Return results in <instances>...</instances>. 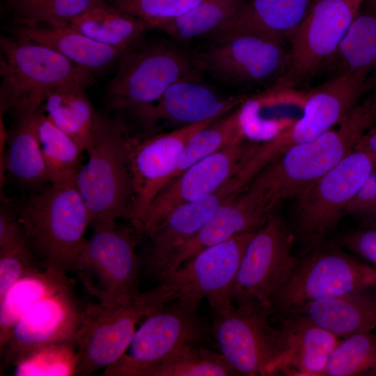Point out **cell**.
I'll list each match as a JSON object with an SVG mask.
<instances>
[{"label": "cell", "mask_w": 376, "mask_h": 376, "mask_svg": "<svg viewBox=\"0 0 376 376\" xmlns=\"http://www.w3.org/2000/svg\"><path fill=\"white\" fill-rule=\"evenodd\" d=\"M235 371L221 352L204 345L187 346L151 368L146 376H233Z\"/></svg>", "instance_id": "36"}, {"label": "cell", "mask_w": 376, "mask_h": 376, "mask_svg": "<svg viewBox=\"0 0 376 376\" xmlns=\"http://www.w3.org/2000/svg\"><path fill=\"white\" fill-rule=\"evenodd\" d=\"M69 26L100 43L125 52L141 44L150 30L145 22L118 10L109 1L90 9Z\"/></svg>", "instance_id": "28"}, {"label": "cell", "mask_w": 376, "mask_h": 376, "mask_svg": "<svg viewBox=\"0 0 376 376\" xmlns=\"http://www.w3.org/2000/svg\"><path fill=\"white\" fill-rule=\"evenodd\" d=\"M249 97L246 94L223 96L200 79H182L171 85L155 104L138 116L148 125L164 120L182 127L219 118Z\"/></svg>", "instance_id": "23"}, {"label": "cell", "mask_w": 376, "mask_h": 376, "mask_svg": "<svg viewBox=\"0 0 376 376\" xmlns=\"http://www.w3.org/2000/svg\"><path fill=\"white\" fill-rule=\"evenodd\" d=\"M1 114L32 104H44L52 89L68 84L92 86L95 75L54 49L1 36Z\"/></svg>", "instance_id": "6"}, {"label": "cell", "mask_w": 376, "mask_h": 376, "mask_svg": "<svg viewBox=\"0 0 376 376\" xmlns=\"http://www.w3.org/2000/svg\"><path fill=\"white\" fill-rule=\"evenodd\" d=\"M216 119L179 127L144 139L128 137L133 189L130 220L136 229L157 194L175 176L189 139Z\"/></svg>", "instance_id": "18"}, {"label": "cell", "mask_w": 376, "mask_h": 376, "mask_svg": "<svg viewBox=\"0 0 376 376\" xmlns=\"http://www.w3.org/2000/svg\"><path fill=\"white\" fill-rule=\"evenodd\" d=\"M83 86L68 84L51 90L44 102L47 117L84 151L92 142L97 112Z\"/></svg>", "instance_id": "30"}, {"label": "cell", "mask_w": 376, "mask_h": 376, "mask_svg": "<svg viewBox=\"0 0 376 376\" xmlns=\"http://www.w3.org/2000/svg\"><path fill=\"white\" fill-rule=\"evenodd\" d=\"M340 245L376 267V226L350 231L342 237Z\"/></svg>", "instance_id": "42"}, {"label": "cell", "mask_w": 376, "mask_h": 376, "mask_svg": "<svg viewBox=\"0 0 376 376\" xmlns=\"http://www.w3.org/2000/svg\"><path fill=\"white\" fill-rule=\"evenodd\" d=\"M345 215L354 217L363 227L376 226V167L347 205Z\"/></svg>", "instance_id": "41"}, {"label": "cell", "mask_w": 376, "mask_h": 376, "mask_svg": "<svg viewBox=\"0 0 376 376\" xmlns=\"http://www.w3.org/2000/svg\"><path fill=\"white\" fill-rule=\"evenodd\" d=\"M193 54L178 42H143L120 58L106 86L109 111L133 110L136 114L155 104L167 88L182 79H200Z\"/></svg>", "instance_id": "5"}, {"label": "cell", "mask_w": 376, "mask_h": 376, "mask_svg": "<svg viewBox=\"0 0 376 376\" xmlns=\"http://www.w3.org/2000/svg\"><path fill=\"white\" fill-rule=\"evenodd\" d=\"M356 146L365 148L376 155V124L363 136Z\"/></svg>", "instance_id": "44"}, {"label": "cell", "mask_w": 376, "mask_h": 376, "mask_svg": "<svg viewBox=\"0 0 376 376\" xmlns=\"http://www.w3.org/2000/svg\"><path fill=\"white\" fill-rule=\"evenodd\" d=\"M128 136L117 120L97 113L87 163L75 183L88 210L91 223L131 219L133 189Z\"/></svg>", "instance_id": "4"}, {"label": "cell", "mask_w": 376, "mask_h": 376, "mask_svg": "<svg viewBox=\"0 0 376 376\" xmlns=\"http://www.w3.org/2000/svg\"><path fill=\"white\" fill-rule=\"evenodd\" d=\"M39 268L26 240L0 248V296L17 280Z\"/></svg>", "instance_id": "40"}, {"label": "cell", "mask_w": 376, "mask_h": 376, "mask_svg": "<svg viewBox=\"0 0 376 376\" xmlns=\"http://www.w3.org/2000/svg\"><path fill=\"white\" fill-rule=\"evenodd\" d=\"M7 1H9V0H7Z\"/></svg>", "instance_id": "46"}, {"label": "cell", "mask_w": 376, "mask_h": 376, "mask_svg": "<svg viewBox=\"0 0 376 376\" xmlns=\"http://www.w3.org/2000/svg\"><path fill=\"white\" fill-rule=\"evenodd\" d=\"M276 208L264 190L249 181L224 201L202 228L174 252L163 273L178 267L207 247L238 234L256 230Z\"/></svg>", "instance_id": "20"}, {"label": "cell", "mask_w": 376, "mask_h": 376, "mask_svg": "<svg viewBox=\"0 0 376 376\" xmlns=\"http://www.w3.org/2000/svg\"><path fill=\"white\" fill-rule=\"evenodd\" d=\"M148 313L141 294L125 304L98 302L83 307L74 336L78 354L75 376L91 375L116 362L127 351L136 323Z\"/></svg>", "instance_id": "16"}, {"label": "cell", "mask_w": 376, "mask_h": 376, "mask_svg": "<svg viewBox=\"0 0 376 376\" xmlns=\"http://www.w3.org/2000/svg\"><path fill=\"white\" fill-rule=\"evenodd\" d=\"M370 72L336 75L311 91L301 118L271 139L258 144L247 162L258 173L294 146L314 139L340 123L376 87V75Z\"/></svg>", "instance_id": "10"}, {"label": "cell", "mask_w": 376, "mask_h": 376, "mask_svg": "<svg viewBox=\"0 0 376 376\" xmlns=\"http://www.w3.org/2000/svg\"><path fill=\"white\" fill-rule=\"evenodd\" d=\"M376 285V267L325 241L307 249L271 300L272 316L300 306Z\"/></svg>", "instance_id": "7"}, {"label": "cell", "mask_w": 376, "mask_h": 376, "mask_svg": "<svg viewBox=\"0 0 376 376\" xmlns=\"http://www.w3.org/2000/svg\"><path fill=\"white\" fill-rule=\"evenodd\" d=\"M288 313L308 317L340 339L371 331L376 328V285L308 302Z\"/></svg>", "instance_id": "26"}, {"label": "cell", "mask_w": 376, "mask_h": 376, "mask_svg": "<svg viewBox=\"0 0 376 376\" xmlns=\"http://www.w3.org/2000/svg\"><path fill=\"white\" fill-rule=\"evenodd\" d=\"M44 104H30L13 113L14 124L8 132V148L3 166L19 185L34 191L49 184L38 134Z\"/></svg>", "instance_id": "25"}, {"label": "cell", "mask_w": 376, "mask_h": 376, "mask_svg": "<svg viewBox=\"0 0 376 376\" xmlns=\"http://www.w3.org/2000/svg\"><path fill=\"white\" fill-rule=\"evenodd\" d=\"M38 134L49 182H75L81 167L82 148L58 128L45 111L40 118Z\"/></svg>", "instance_id": "33"}, {"label": "cell", "mask_w": 376, "mask_h": 376, "mask_svg": "<svg viewBox=\"0 0 376 376\" xmlns=\"http://www.w3.org/2000/svg\"><path fill=\"white\" fill-rule=\"evenodd\" d=\"M15 35V38L19 41L39 44L54 49L95 75L118 65L125 53L100 43L69 25L59 28L17 26Z\"/></svg>", "instance_id": "27"}, {"label": "cell", "mask_w": 376, "mask_h": 376, "mask_svg": "<svg viewBox=\"0 0 376 376\" xmlns=\"http://www.w3.org/2000/svg\"><path fill=\"white\" fill-rule=\"evenodd\" d=\"M374 69H375V70H376V65H375V68H374ZM374 69H373V70H374Z\"/></svg>", "instance_id": "45"}, {"label": "cell", "mask_w": 376, "mask_h": 376, "mask_svg": "<svg viewBox=\"0 0 376 376\" xmlns=\"http://www.w3.org/2000/svg\"><path fill=\"white\" fill-rule=\"evenodd\" d=\"M269 307L233 306L214 313L212 334L237 375L271 376L278 357V334Z\"/></svg>", "instance_id": "15"}, {"label": "cell", "mask_w": 376, "mask_h": 376, "mask_svg": "<svg viewBox=\"0 0 376 376\" xmlns=\"http://www.w3.org/2000/svg\"><path fill=\"white\" fill-rule=\"evenodd\" d=\"M207 0H110L118 10L145 22L150 29L178 17Z\"/></svg>", "instance_id": "39"}, {"label": "cell", "mask_w": 376, "mask_h": 376, "mask_svg": "<svg viewBox=\"0 0 376 376\" xmlns=\"http://www.w3.org/2000/svg\"><path fill=\"white\" fill-rule=\"evenodd\" d=\"M73 269L86 290L104 305L130 303L141 294L136 239L131 229L116 220L92 223Z\"/></svg>", "instance_id": "8"}, {"label": "cell", "mask_w": 376, "mask_h": 376, "mask_svg": "<svg viewBox=\"0 0 376 376\" xmlns=\"http://www.w3.org/2000/svg\"><path fill=\"white\" fill-rule=\"evenodd\" d=\"M255 231L207 247L163 273L155 287L141 292L149 313L173 301L198 305L203 299L214 313L228 310L233 304L232 290L242 255Z\"/></svg>", "instance_id": "3"}, {"label": "cell", "mask_w": 376, "mask_h": 376, "mask_svg": "<svg viewBox=\"0 0 376 376\" xmlns=\"http://www.w3.org/2000/svg\"><path fill=\"white\" fill-rule=\"evenodd\" d=\"M295 235L274 210L258 228L242 255L232 290L233 304L271 308V300L287 279L297 257Z\"/></svg>", "instance_id": "14"}, {"label": "cell", "mask_w": 376, "mask_h": 376, "mask_svg": "<svg viewBox=\"0 0 376 376\" xmlns=\"http://www.w3.org/2000/svg\"><path fill=\"white\" fill-rule=\"evenodd\" d=\"M78 354L74 339L45 344L24 354L14 365L16 376L76 375Z\"/></svg>", "instance_id": "38"}, {"label": "cell", "mask_w": 376, "mask_h": 376, "mask_svg": "<svg viewBox=\"0 0 376 376\" xmlns=\"http://www.w3.org/2000/svg\"><path fill=\"white\" fill-rule=\"evenodd\" d=\"M209 42L193 54L196 66L224 84L267 89L287 71L289 48L284 41L244 34Z\"/></svg>", "instance_id": "13"}, {"label": "cell", "mask_w": 376, "mask_h": 376, "mask_svg": "<svg viewBox=\"0 0 376 376\" xmlns=\"http://www.w3.org/2000/svg\"><path fill=\"white\" fill-rule=\"evenodd\" d=\"M71 285L65 273L46 267L33 269L13 283L0 296V347L27 310L43 298Z\"/></svg>", "instance_id": "29"}, {"label": "cell", "mask_w": 376, "mask_h": 376, "mask_svg": "<svg viewBox=\"0 0 376 376\" xmlns=\"http://www.w3.org/2000/svg\"><path fill=\"white\" fill-rule=\"evenodd\" d=\"M257 146L242 139L182 171L157 194L137 229L147 235L175 207L218 189L241 171Z\"/></svg>", "instance_id": "17"}, {"label": "cell", "mask_w": 376, "mask_h": 376, "mask_svg": "<svg viewBox=\"0 0 376 376\" xmlns=\"http://www.w3.org/2000/svg\"><path fill=\"white\" fill-rule=\"evenodd\" d=\"M241 186L235 175L214 192L170 212L147 235L150 244L145 267L148 274L157 279L174 252L202 228L224 201L242 189Z\"/></svg>", "instance_id": "21"}, {"label": "cell", "mask_w": 376, "mask_h": 376, "mask_svg": "<svg viewBox=\"0 0 376 376\" xmlns=\"http://www.w3.org/2000/svg\"><path fill=\"white\" fill-rule=\"evenodd\" d=\"M82 308L71 287L35 304L18 320L0 347L3 366H14L24 354L39 346L74 339Z\"/></svg>", "instance_id": "19"}, {"label": "cell", "mask_w": 376, "mask_h": 376, "mask_svg": "<svg viewBox=\"0 0 376 376\" xmlns=\"http://www.w3.org/2000/svg\"><path fill=\"white\" fill-rule=\"evenodd\" d=\"M212 337L211 327L198 305L181 301L166 303L143 318L125 353L104 368L103 376H146L153 367L180 350L204 345Z\"/></svg>", "instance_id": "11"}, {"label": "cell", "mask_w": 376, "mask_h": 376, "mask_svg": "<svg viewBox=\"0 0 376 376\" xmlns=\"http://www.w3.org/2000/svg\"><path fill=\"white\" fill-rule=\"evenodd\" d=\"M239 107L217 118L189 139L173 178L199 160L246 139L240 121Z\"/></svg>", "instance_id": "35"}, {"label": "cell", "mask_w": 376, "mask_h": 376, "mask_svg": "<svg viewBox=\"0 0 376 376\" xmlns=\"http://www.w3.org/2000/svg\"><path fill=\"white\" fill-rule=\"evenodd\" d=\"M26 240L18 214L8 208L1 207L0 248L8 246Z\"/></svg>", "instance_id": "43"}, {"label": "cell", "mask_w": 376, "mask_h": 376, "mask_svg": "<svg viewBox=\"0 0 376 376\" xmlns=\"http://www.w3.org/2000/svg\"><path fill=\"white\" fill-rule=\"evenodd\" d=\"M278 357L271 375L322 376L340 340L308 317L295 313L276 316Z\"/></svg>", "instance_id": "22"}, {"label": "cell", "mask_w": 376, "mask_h": 376, "mask_svg": "<svg viewBox=\"0 0 376 376\" xmlns=\"http://www.w3.org/2000/svg\"><path fill=\"white\" fill-rule=\"evenodd\" d=\"M376 375V332H363L340 339L329 357L324 375Z\"/></svg>", "instance_id": "37"}, {"label": "cell", "mask_w": 376, "mask_h": 376, "mask_svg": "<svg viewBox=\"0 0 376 376\" xmlns=\"http://www.w3.org/2000/svg\"><path fill=\"white\" fill-rule=\"evenodd\" d=\"M245 0H207L188 12L158 24L157 29L182 43L207 39L226 22Z\"/></svg>", "instance_id": "32"}, {"label": "cell", "mask_w": 376, "mask_h": 376, "mask_svg": "<svg viewBox=\"0 0 376 376\" xmlns=\"http://www.w3.org/2000/svg\"><path fill=\"white\" fill-rule=\"evenodd\" d=\"M376 65V0H365L324 70L370 72Z\"/></svg>", "instance_id": "31"}, {"label": "cell", "mask_w": 376, "mask_h": 376, "mask_svg": "<svg viewBox=\"0 0 376 376\" xmlns=\"http://www.w3.org/2000/svg\"><path fill=\"white\" fill-rule=\"evenodd\" d=\"M375 167L376 155L356 146L294 198L290 229L306 250L325 241L337 227L347 205Z\"/></svg>", "instance_id": "9"}, {"label": "cell", "mask_w": 376, "mask_h": 376, "mask_svg": "<svg viewBox=\"0 0 376 376\" xmlns=\"http://www.w3.org/2000/svg\"><path fill=\"white\" fill-rule=\"evenodd\" d=\"M365 0H314L290 36L285 74L269 89L308 88L324 70Z\"/></svg>", "instance_id": "12"}, {"label": "cell", "mask_w": 376, "mask_h": 376, "mask_svg": "<svg viewBox=\"0 0 376 376\" xmlns=\"http://www.w3.org/2000/svg\"><path fill=\"white\" fill-rule=\"evenodd\" d=\"M26 239L44 267L73 269L91 218L75 182L33 191L18 214Z\"/></svg>", "instance_id": "2"}, {"label": "cell", "mask_w": 376, "mask_h": 376, "mask_svg": "<svg viewBox=\"0 0 376 376\" xmlns=\"http://www.w3.org/2000/svg\"><path fill=\"white\" fill-rule=\"evenodd\" d=\"M109 0H9L17 26L65 27L90 9Z\"/></svg>", "instance_id": "34"}, {"label": "cell", "mask_w": 376, "mask_h": 376, "mask_svg": "<svg viewBox=\"0 0 376 376\" xmlns=\"http://www.w3.org/2000/svg\"><path fill=\"white\" fill-rule=\"evenodd\" d=\"M314 0H245L207 39L257 35L284 41L301 23Z\"/></svg>", "instance_id": "24"}, {"label": "cell", "mask_w": 376, "mask_h": 376, "mask_svg": "<svg viewBox=\"0 0 376 376\" xmlns=\"http://www.w3.org/2000/svg\"><path fill=\"white\" fill-rule=\"evenodd\" d=\"M375 124V88L336 127L292 146L252 179L276 206L283 201L295 198L350 153Z\"/></svg>", "instance_id": "1"}]
</instances>
